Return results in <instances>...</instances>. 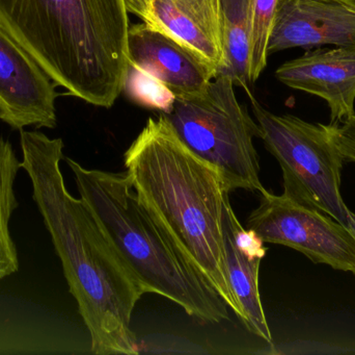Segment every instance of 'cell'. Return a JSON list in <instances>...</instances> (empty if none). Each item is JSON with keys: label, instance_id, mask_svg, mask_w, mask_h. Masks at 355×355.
<instances>
[{"label": "cell", "instance_id": "1", "mask_svg": "<svg viewBox=\"0 0 355 355\" xmlns=\"http://www.w3.org/2000/svg\"><path fill=\"white\" fill-rule=\"evenodd\" d=\"M20 146L21 168L33 183V199L91 335L92 352L139 354L131 318L147 292L121 260L87 204L67 190L60 171L64 142L22 129Z\"/></svg>", "mask_w": 355, "mask_h": 355}, {"label": "cell", "instance_id": "2", "mask_svg": "<svg viewBox=\"0 0 355 355\" xmlns=\"http://www.w3.org/2000/svg\"><path fill=\"white\" fill-rule=\"evenodd\" d=\"M124 164L144 208L239 318L223 247V208L231 192L220 173L181 141L164 113L148 120Z\"/></svg>", "mask_w": 355, "mask_h": 355}, {"label": "cell", "instance_id": "3", "mask_svg": "<svg viewBox=\"0 0 355 355\" xmlns=\"http://www.w3.org/2000/svg\"><path fill=\"white\" fill-rule=\"evenodd\" d=\"M0 25L69 95L110 108L124 90L126 0H0Z\"/></svg>", "mask_w": 355, "mask_h": 355}, {"label": "cell", "instance_id": "4", "mask_svg": "<svg viewBox=\"0 0 355 355\" xmlns=\"http://www.w3.org/2000/svg\"><path fill=\"white\" fill-rule=\"evenodd\" d=\"M81 199L147 293L181 306L200 323L229 320V306L180 256L137 197L126 173L87 169L66 158Z\"/></svg>", "mask_w": 355, "mask_h": 355}, {"label": "cell", "instance_id": "5", "mask_svg": "<svg viewBox=\"0 0 355 355\" xmlns=\"http://www.w3.org/2000/svg\"><path fill=\"white\" fill-rule=\"evenodd\" d=\"M231 77L216 75L205 91L177 98L164 113L178 137L196 156L218 170L230 192L266 191L260 179L254 138L261 129L240 104Z\"/></svg>", "mask_w": 355, "mask_h": 355}, {"label": "cell", "instance_id": "6", "mask_svg": "<svg viewBox=\"0 0 355 355\" xmlns=\"http://www.w3.org/2000/svg\"><path fill=\"white\" fill-rule=\"evenodd\" d=\"M266 149L283 171L284 194L317 208L348 227L341 194L344 160L329 137L327 125L312 124L293 115L269 112L246 92Z\"/></svg>", "mask_w": 355, "mask_h": 355}, {"label": "cell", "instance_id": "7", "mask_svg": "<svg viewBox=\"0 0 355 355\" xmlns=\"http://www.w3.org/2000/svg\"><path fill=\"white\" fill-rule=\"evenodd\" d=\"M246 229L264 243L279 244L304 254L315 264L355 275V237L348 227L317 208L268 190L260 194Z\"/></svg>", "mask_w": 355, "mask_h": 355}, {"label": "cell", "instance_id": "8", "mask_svg": "<svg viewBox=\"0 0 355 355\" xmlns=\"http://www.w3.org/2000/svg\"><path fill=\"white\" fill-rule=\"evenodd\" d=\"M56 85L0 25V120L12 129L56 126Z\"/></svg>", "mask_w": 355, "mask_h": 355}, {"label": "cell", "instance_id": "9", "mask_svg": "<svg viewBox=\"0 0 355 355\" xmlns=\"http://www.w3.org/2000/svg\"><path fill=\"white\" fill-rule=\"evenodd\" d=\"M129 63L162 83L177 98L198 95L216 76L204 58L172 35L147 23L130 25Z\"/></svg>", "mask_w": 355, "mask_h": 355}, {"label": "cell", "instance_id": "10", "mask_svg": "<svg viewBox=\"0 0 355 355\" xmlns=\"http://www.w3.org/2000/svg\"><path fill=\"white\" fill-rule=\"evenodd\" d=\"M129 13L187 46L216 70L225 67L221 0H126Z\"/></svg>", "mask_w": 355, "mask_h": 355}, {"label": "cell", "instance_id": "11", "mask_svg": "<svg viewBox=\"0 0 355 355\" xmlns=\"http://www.w3.org/2000/svg\"><path fill=\"white\" fill-rule=\"evenodd\" d=\"M355 47V12L338 0H281L268 54L294 47Z\"/></svg>", "mask_w": 355, "mask_h": 355}, {"label": "cell", "instance_id": "12", "mask_svg": "<svg viewBox=\"0 0 355 355\" xmlns=\"http://www.w3.org/2000/svg\"><path fill=\"white\" fill-rule=\"evenodd\" d=\"M223 247L230 287L240 311L239 319L250 333L272 342L259 291L261 262L266 256L264 242L244 229L231 201H225L223 219Z\"/></svg>", "mask_w": 355, "mask_h": 355}, {"label": "cell", "instance_id": "13", "mask_svg": "<svg viewBox=\"0 0 355 355\" xmlns=\"http://www.w3.org/2000/svg\"><path fill=\"white\" fill-rule=\"evenodd\" d=\"M275 76L287 87L323 98L333 124L355 115V47L306 52L282 65Z\"/></svg>", "mask_w": 355, "mask_h": 355}, {"label": "cell", "instance_id": "14", "mask_svg": "<svg viewBox=\"0 0 355 355\" xmlns=\"http://www.w3.org/2000/svg\"><path fill=\"white\" fill-rule=\"evenodd\" d=\"M254 0H221L225 67L217 75L250 91V44Z\"/></svg>", "mask_w": 355, "mask_h": 355}, {"label": "cell", "instance_id": "15", "mask_svg": "<svg viewBox=\"0 0 355 355\" xmlns=\"http://www.w3.org/2000/svg\"><path fill=\"white\" fill-rule=\"evenodd\" d=\"M21 162L12 144L0 138V281L19 270L18 252L10 231V220L18 208L15 181Z\"/></svg>", "mask_w": 355, "mask_h": 355}, {"label": "cell", "instance_id": "16", "mask_svg": "<svg viewBox=\"0 0 355 355\" xmlns=\"http://www.w3.org/2000/svg\"><path fill=\"white\" fill-rule=\"evenodd\" d=\"M281 0H254L250 44V81L254 83L266 68L268 43Z\"/></svg>", "mask_w": 355, "mask_h": 355}, {"label": "cell", "instance_id": "17", "mask_svg": "<svg viewBox=\"0 0 355 355\" xmlns=\"http://www.w3.org/2000/svg\"><path fill=\"white\" fill-rule=\"evenodd\" d=\"M125 87H129L131 95L143 106L162 110V113L172 110L174 96L155 79L131 66Z\"/></svg>", "mask_w": 355, "mask_h": 355}, {"label": "cell", "instance_id": "18", "mask_svg": "<svg viewBox=\"0 0 355 355\" xmlns=\"http://www.w3.org/2000/svg\"><path fill=\"white\" fill-rule=\"evenodd\" d=\"M327 129L342 158L355 163V115L343 122L327 125Z\"/></svg>", "mask_w": 355, "mask_h": 355}, {"label": "cell", "instance_id": "19", "mask_svg": "<svg viewBox=\"0 0 355 355\" xmlns=\"http://www.w3.org/2000/svg\"><path fill=\"white\" fill-rule=\"evenodd\" d=\"M348 229L355 237V214L352 210L348 213Z\"/></svg>", "mask_w": 355, "mask_h": 355}, {"label": "cell", "instance_id": "20", "mask_svg": "<svg viewBox=\"0 0 355 355\" xmlns=\"http://www.w3.org/2000/svg\"><path fill=\"white\" fill-rule=\"evenodd\" d=\"M338 1L342 2L355 12V0H338Z\"/></svg>", "mask_w": 355, "mask_h": 355}]
</instances>
